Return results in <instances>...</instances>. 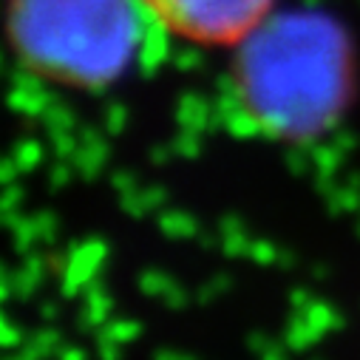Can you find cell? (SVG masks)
Returning <instances> with one entry per match:
<instances>
[{
  "label": "cell",
  "mask_w": 360,
  "mask_h": 360,
  "mask_svg": "<svg viewBox=\"0 0 360 360\" xmlns=\"http://www.w3.org/2000/svg\"><path fill=\"white\" fill-rule=\"evenodd\" d=\"M230 91L255 131L307 142L332 128L352 103V51L323 23L269 18L238 46V79Z\"/></svg>",
  "instance_id": "obj_1"
},
{
  "label": "cell",
  "mask_w": 360,
  "mask_h": 360,
  "mask_svg": "<svg viewBox=\"0 0 360 360\" xmlns=\"http://www.w3.org/2000/svg\"><path fill=\"white\" fill-rule=\"evenodd\" d=\"M9 40L32 77L103 91L134 57L136 23L125 0H12Z\"/></svg>",
  "instance_id": "obj_2"
},
{
  "label": "cell",
  "mask_w": 360,
  "mask_h": 360,
  "mask_svg": "<svg viewBox=\"0 0 360 360\" xmlns=\"http://www.w3.org/2000/svg\"><path fill=\"white\" fill-rule=\"evenodd\" d=\"M167 34L199 49H238L276 12L278 0H139Z\"/></svg>",
  "instance_id": "obj_3"
},
{
  "label": "cell",
  "mask_w": 360,
  "mask_h": 360,
  "mask_svg": "<svg viewBox=\"0 0 360 360\" xmlns=\"http://www.w3.org/2000/svg\"><path fill=\"white\" fill-rule=\"evenodd\" d=\"M108 255V244L103 238H85L79 244H74L68 252H65V264L60 269V295L63 298H74L79 295L88 284H91L100 273V266Z\"/></svg>",
  "instance_id": "obj_4"
},
{
  "label": "cell",
  "mask_w": 360,
  "mask_h": 360,
  "mask_svg": "<svg viewBox=\"0 0 360 360\" xmlns=\"http://www.w3.org/2000/svg\"><path fill=\"white\" fill-rule=\"evenodd\" d=\"M156 224L170 238H191L199 233V221L185 210H162L156 216Z\"/></svg>",
  "instance_id": "obj_5"
},
{
  "label": "cell",
  "mask_w": 360,
  "mask_h": 360,
  "mask_svg": "<svg viewBox=\"0 0 360 360\" xmlns=\"http://www.w3.org/2000/svg\"><path fill=\"white\" fill-rule=\"evenodd\" d=\"M54 352H60V332L57 329H37L34 335H29V340L23 346V354L29 360H43Z\"/></svg>",
  "instance_id": "obj_6"
},
{
  "label": "cell",
  "mask_w": 360,
  "mask_h": 360,
  "mask_svg": "<svg viewBox=\"0 0 360 360\" xmlns=\"http://www.w3.org/2000/svg\"><path fill=\"white\" fill-rule=\"evenodd\" d=\"M97 335L111 338V340H117V343H131V340H136V338L142 335V323H136V321H131V318H117V321H105V323L97 329Z\"/></svg>",
  "instance_id": "obj_7"
},
{
  "label": "cell",
  "mask_w": 360,
  "mask_h": 360,
  "mask_svg": "<svg viewBox=\"0 0 360 360\" xmlns=\"http://www.w3.org/2000/svg\"><path fill=\"white\" fill-rule=\"evenodd\" d=\"M170 284H173V278L167 273H162V269H156V266H148L139 273V290L150 298H162Z\"/></svg>",
  "instance_id": "obj_8"
},
{
  "label": "cell",
  "mask_w": 360,
  "mask_h": 360,
  "mask_svg": "<svg viewBox=\"0 0 360 360\" xmlns=\"http://www.w3.org/2000/svg\"><path fill=\"white\" fill-rule=\"evenodd\" d=\"M32 224H34V233H37V241L43 244H54L57 241V216L51 210H40L32 216Z\"/></svg>",
  "instance_id": "obj_9"
},
{
  "label": "cell",
  "mask_w": 360,
  "mask_h": 360,
  "mask_svg": "<svg viewBox=\"0 0 360 360\" xmlns=\"http://www.w3.org/2000/svg\"><path fill=\"white\" fill-rule=\"evenodd\" d=\"M9 284H12V295H18V298H32L34 295V290L40 287V278H34L32 273H29V269H18V273H12L9 276Z\"/></svg>",
  "instance_id": "obj_10"
},
{
  "label": "cell",
  "mask_w": 360,
  "mask_h": 360,
  "mask_svg": "<svg viewBox=\"0 0 360 360\" xmlns=\"http://www.w3.org/2000/svg\"><path fill=\"white\" fill-rule=\"evenodd\" d=\"M120 207H122V213L131 216V219H142V216L148 213V207H145V202H142V191H128V193H122Z\"/></svg>",
  "instance_id": "obj_11"
},
{
  "label": "cell",
  "mask_w": 360,
  "mask_h": 360,
  "mask_svg": "<svg viewBox=\"0 0 360 360\" xmlns=\"http://www.w3.org/2000/svg\"><path fill=\"white\" fill-rule=\"evenodd\" d=\"M23 188H18V185H6L4 188V193H0V213H9V210H18V205L23 202Z\"/></svg>",
  "instance_id": "obj_12"
},
{
  "label": "cell",
  "mask_w": 360,
  "mask_h": 360,
  "mask_svg": "<svg viewBox=\"0 0 360 360\" xmlns=\"http://www.w3.org/2000/svg\"><path fill=\"white\" fill-rule=\"evenodd\" d=\"M162 301H165V307H167V309H185V307H188V292L173 281V284L165 290Z\"/></svg>",
  "instance_id": "obj_13"
},
{
  "label": "cell",
  "mask_w": 360,
  "mask_h": 360,
  "mask_svg": "<svg viewBox=\"0 0 360 360\" xmlns=\"http://www.w3.org/2000/svg\"><path fill=\"white\" fill-rule=\"evenodd\" d=\"M142 202H145L148 213L162 210L165 202H167V191H165V188H145V191H142Z\"/></svg>",
  "instance_id": "obj_14"
},
{
  "label": "cell",
  "mask_w": 360,
  "mask_h": 360,
  "mask_svg": "<svg viewBox=\"0 0 360 360\" xmlns=\"http://www.w3.org/2000/svg\"><path fill=\"white\" fill-rule=\"evenodd\" d=\"M120 346H122V343L97 335V354H100V360H120Z\"/></svg>",
  "instance_id": "obj_15"
},
{
  "label": "cell",
  "mask_w": 360,
  "mask_h": 360,
  "mask_svg": "<svg viewBox=\"0 0 360 360\" xmlns=\"http://www.w3.org/2000/svg\"><path fill=\"white\" fill-rule=\"evenodd\" d=\"M100 162H103V150H97V153H85V156L77 159V165H79V170L85 173V179H94V176H97Z\"/></svg>",
  "instance_id": "obj_16"
},
{
  "label": "cell",
  "mask_w": 360,
  "mask_h": 360,
  "mask_svg": "<svg viewBox=\"0 0 360 360\" xmlns=\"http://www.w3.org/2000/svg\"><path fill=\"white\" fill-rule=\"evenodd\" d=\"M224 290H230V281H227L224 276H216L210 284H205V287H202V292H199V301H210V298L221 295Z\"/></svg>",
  "instance_id": "obj_17"
},
{
  "label": "cell",
  "mask_w": 360,
  "mask_h": 360,
  "mask_svg": "<svg viewBox=\"0 0 360 360\" xmlns=\"http://www.w3.org/2000/svg\"><path fill=\"white\" fill-rule=\"evenodd\" d=\"M37 159H40V150H37V145H34V142H29V145H20V148H18V167H34V165H37Z\"/></svg>",
  "instance_id": "obj_18"
},
{
  "label": "cell",
  "mask_w": 360,
  "mask_h": 360,
  "mask_svg": "<svg viewBox=\"0 0 360 360\" xmlns=\"http://www.w3.org/2000/svg\"><path fill=\"white\" fill-rule=\"evenodd\" d=\"M23 343V332L12 323H6L4 329H0V346L4 349H12V346H20Z\"/></svg>",
  "instance_id": "obj_19"
},
{
  "label": "cell",
  "mask_w": 360,
  "mask_h": 360,
  "mask_svg": "<svg viewBox=\"0 0 360 360\" xmlns=\"http://www.w3.org/2000/svg\"><path fill=\"white\" fill-rule=\"evenodd\" d=\"M250 255H255L261 264H269V261H276V247L266 244V241H255V244L250 247Z\"/></svg>",
  "instance_id": "obj_20"
},
{
  "label": "cell",
  "mask_w": 360,
  "mask_h": 360,
  "mask_svg": "<svg viewBox=\"0 0 360 360\" xmlns=\"http://www.w3.org/2000/svg\"><path fill=\"white\" fill-rule=\"evenodd\" d=\"M114 188L120 191V193H128V191H136V179H134V173H128V170H120V173H114Z\"/></svg>",
  "instance_id": "obj_21"
},
{
  "label": "cell",
  "mask_w": 360,
  "mask_h": 360,
  "mask_svg": "<svg viewBox=\"0 0 360 360\" xmlns=\"http://www.w3.org/2000/svg\"><path fill=\"white\" fill-rule=\"evenodd\" d=\"M65 182H71V170H68L65 165H57V167L51 170V176H49V185H51V188H63Z\"/></svg>",
  "instance_id": "obj_22"
},
{
  "label": "cell",
  "mask_w": 360,
  "mask_h": 360,
  "mask_svg": "<svg viewBox=\"0 0 360 360\" xmlns=\"http://www.w3.org/2000/svg\"><path fill=\"white\" fill-rule=\"evenodd\" d=\"M57 360H85V352L79 346H60Z\"/></svg>",
  "instance_id": "obj_23"
},
{
  "label": "cell",
  "mask_w": 360,
  "mask_h": 360,
  "mask_svg": "<svg viewBox=\"0 0 360 360\" xmlns=\"http://www.w3.org/2000/svg\"><path fill=\"white\" fill-rule=\"evenodd\" d=\"M153 360H196V357L182 354V352H173V349H156L153 352Z\"/></svg>",
  "instance_id": "obj_24"
},
{
  "label": "cell",
  "mask_w": 360,
  "mask_h": 360,
  "mask_svg": "<svg viewBox=\"0 0 360 360\" xmlns=\"http://www.w3.org/2000/svg\"><path fill=\"white\" fill-rule=\"evenodd\" d=\"M57 315H60V309H57V304H54V301L40 304V318H43V321H54Z\"/></svg>",
  "instance_id": "obj_25"
},
{
  "label": "cell",
  "mask_w": 360,
  "mask_h": 360,
  "mask_svg": "<svg viewBox=\"0 0 360 360\" xmlns=\"http://www.w3.org/2000/svg\"><path fill=\"white\" fill-rule=\"evenodd\" d=\"M9 295H12V284H9V278H0V304H4Z\"/></svg>",
  "instance_id": "obj_26"
},
{
  "label": "cell",
  "mask_w": 360,
  "mask_h": 360,
  "mask_svg": "<svg viewBox=\"0 0 360 360\" xmlns=\"http://www.w3.org/2000/svg\"><path fill=\"white\" fill-rule=\"evenodd\" d=\"M0 278H9V273H6V264L0 261Z\"/></svg>",
  "instance_id": "obj_27"
},
{
  "label": "cell",
  "mask_w": 360,
  "mask_h": 360,
  "mask_svg": "<svg viewBox=\"0 0 360 360\" xmlns=\"http://www.w3.org/2000/svg\"><path fill=\"white\" fill-rule=\"evenodd\" d=\"M6 323H9V321H6V315H4V312H0V329H4Z\"/></svg>",
  "instance_id": "obj_28"
},
{
  "label": "cell",
  "mask_w": 360,
  "mask_h": 360,
  "mask_svg": "<svg viewBox=\"0 0 360 360\" xmlns=\"http://www.w3.org/2000/svg\"><path fill=\"white\" fill-rule=\"evenodd\" d=\"M15 360H29V357H26V354H20V357H15Z\"/></svg>",
  "instance_id": "obj_29"
},
{
  "label": "cell",
  "mask_w": 360,
  "mask_h": 360,
  "mask_svg": "<svg viewBox=\"0 0 360 360\" xmlns=\"http://www.w3.org/2000/svg\"><path fill=\"white\" fill-rule=\"evenodd\" d=\"M0 224H4V213H0Z\"/></svg>",
  "instance_id": "obj_30"
}]
</instances>
